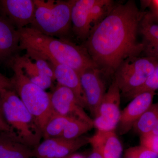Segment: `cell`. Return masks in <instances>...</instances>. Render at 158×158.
I'll use <instances>...</instances> for the list:
<instances>
[{
  "mask_svg": "<svg viewBox=\"0 0 158 158\" xmlns=\"http://www.w3.org/2000/svg\"><path fill=\"white\" fill-rule=\"evenodd\" d=\"M19 44V31L0 12V63L17 55Z\"/></svg>",
  "mask_w": 158,
  "mask_h": 158,
  "instance_id": "cell-12",
  "label": "cell"
},
{
  "mask_svg": "<svg viewBox=\"0 0 158 158\" xmlns=\"http://www.w3.org/2000/svg\"><path fill=\"white\" fill-rule=\"evenodd\" d=\"M19 50L27 55H34L46 60L52 59L69 66L80 74L86 69L97 67L84 47L77 45L65 38H55L31 27L19 30Z\"/></svg>",
  "mask_w": 158,
  "mask_h": 158,
  "instance_id": "cell-2",
  "label": "cell"
},
{
  "mask_svg": "<svg viewBox=\"0 0 158 158\" xmlns=\"http://www.w3.org/2000/svg\"><path fill=\"white\" fill-rule=\"evenodd\" d=\"M69 158H85V156L78 153H74Z\"/></svg>",
  "mask_w": 158,
  "mask_h": 158,
  "instance_id": "cell-33",
  "label": "cell"
},
{
  "mask_svg": "<svg viewBox=\"0 0 158 158\" xmlns=\"http://www.w3.org/2000/svg\"><path fill=\"white\" fill-rule=\"evenodd\" d=\"M158 120V102L153 103L138 118L133 129L140 135L151 132Z\"/></svg>",
  "mask_w": 158,
  "mask_h": 158,
  "instance_id": "cell-19",
  "label": "cell"
},
{
  "mask_svg": "<svg viewBox=\"0 0 158 158\" xmlns=\"http://www.w3.org/2000/svg\"><path fill=\"white\" fill-rule=\"evenodd\" d=\"M72 155L69 156L67 157H65V158H69Z\"/></svg>",
  "mask_w": 158,
  "mask_h": 158,
  "instance_id": "cell-36",
  "label": "cell"
},
{
  "mask_svg": "<svg viewBox=\"0 0 158 158\" xmlns=\"http://www.w3.org/2000/svg\"><path fill=\"white\" fill-rule=\"evenodd\" d=\"M126 152L133 158H158L157 154L141 145L130 148Z\"/></svg>",
  "mask_w": 158,
  "mask_h": 158,
  "instance_id": "cell-25",
  "label": "cell"
},
{
  "mask_svg": "<svg viewBox=\"0 0 158 158\" xmlns=\"http://www.w3.org/2000/svg\"><path fill=\"white\" fill-rule=\"evenodd\" d=\"M21 66L26 75L32 83L43 90L49 88L53 81L49 77L40 72L35 64L27 55H16L12 59Z\"/></svg>",
  "mask_w": 158,
  "mask_h": 158,
  "instance_id": "cell-17",
  "label": "cell"
},
{
  "mask_svg": "<svg viewBox=\"0 0 158 158\" xmlns=\"http://www.w3.org/2000/svg\"><path fill=\"white\" fill-rule=\"evenodd\" d=\"M94 128V125L81 119L72 118L66 125L61 137L73 139L83 136Z\"/></svg>",
  "mask_w": 158,
  "mask_h": 158,
  "instance_id": "cell-21",
  "label": "cell"
},
{
  "mask_svg": "<svg viewBox=\"0 0 158 158\" xmlns=\"http://www.w3.org/2000/svg\"><path fill=\"white\" fill-rule=\"evenodd\" d=\"M158 89V65L152 74L150 76L144 85L138 89L128 94L126 97L132 99L138 94L146 91H152L155 92Z\"/></svg>",
  "mask_w": 158,
  "mask_h": 158,
  "instance_id": "cell-23",
  "label": "cell"
},
{
  "mask_svg": "<svg viewBox=\"0 0 158 158\" xmlns=\"http://www.w3.org/2000/svg\"><path fill=\"white\" fill-rule=\"evenodd\" d=\"M102 74L97 67L88 69L79 74L88 110L94 118L97 114L99 106L106 91Z\"/></svg>",
  "mask_w": 158,
  "mask_h": 158,
  "instance_id": "cell-9",
  "label": "cell"
},
{
  "mask_svg": "<svg viewBox=\"0 0 158 158\" xmlns=\"http://www.w3.org/2000/svg\"></svg>",
  "mask_w": 158,
  "mask_h": 158,
  "instance_id": "cell-38",
  "label": "cell"
},
{
  "mask_svg": "<svg viewBox=\"0 0 158 158\" xmlns=\"http://www.w3.org/2000/svg\"><path fill=\"white\" fill-rule=\"evenodd\" d=\"M144 13L133 1L115 4L107 16L91 30L84 47L102 74H114L124 60L144 52V44L137 40Z\"/></svg>",
  "mask_w": 158,
  "mask_h": 158,
  "instance_id": "cell-1",
  "label": "cell"
},
{
  "mask_svg": "<svg viewBox=\"0 0 158 158\" xmlns=\"http://www.w3.org/2000/svg\"><path fill=\"white\" fill-rule=\"evenodd\" d=\"M152 133L158 135V120L151 132Z\"/></svg>",
  "mask_w": 158,
  "mask_h": 158,
  "instance_id": "cell-32",
  "label": "cell"
},
{
  "mask_svg": "<svg viewBox=\"0 0 158 158\" xmlns=\"http://www.w3.org/2000/svg\"><path fill=\"white\" fill-rule=\"evenodd\" d=\"M142 6L144 8H148L149 11L158 21V0L141 1Z\"/></svg>",
  "mask_w": 158,
  "mask_h": 158,
  "instance_id": "cell-27",
  "label": "cell"
},
{
  "mask_svg": "<svg viewBox=\"0 0 158 158\" xmlns=\"http://www.w3.org/2000/svg\"><path fill=\"white\" fill-rule=\"evenodd\" d=\"M158 65V60L152 57H130L119 65L113 79L126 96L144 85Z\"/></svg>",
  "mask_w": 158,
  "mask_h": 158,
  "instance_id": "cell-5",
  "label": "cell"
},
{
  "mask_svg": "<svg viewBox=\"0 0 158 158\" xmlns=\"http://www.w3.org/2000/svg\"><path fill=\"white\" fill-rule=\"evenodd\" d=\"M3 89H13L11 79L0 73V91Z\"/></svg>",
  "mask_w": 158,
  "mask_h": 158,
  "instance_id": "cell-29",
  "label": "cell"
},
{
  "mask_svg": "<svg viewBox=\"0 0 158 158\" xmlns=\"http://www.w3.org/2000/svg\"><path fill=\"white\" fill-rule=\"evenodd\" d=\"M72 118L56 113L47 123L42 131L44 139L61 137L66 125Z\"/></svg>",
  "mask_w": 158,
  "mask_h": 158,
  "instance_id": "cell-20",
  "label": "cell"
},
{
  "mask_svg": "<svg viewBox=\"0 0 158 158\" xmlns=\"http://www.w3.org/2000/svg\"><path fill=\"white\" fill-rule=\"evenodd\" d=\"M144 52L146 56L152 57L158 60V41L152 45L144 46Z\"/></svg>",
  "mask_w": 158,
  "mask_h": 158,
  "instance_id": "cell-28",
  "label": "cell"
},
{
  "mask_svg": "<svg viewBox=\"0 0 158 158\" xmlns=\"http://www.w3.org/2000/svg\"><path fill=\"white\" fill-rule=\"evenodd\" d=\"M155 91H149L138 94L121 111L117 127L120 135L128 132L138 118L153 104Z\"/></svg>",
  "mask_w": 158,
  "mask_h": 158,
  "instance_id": "cell-11",
  "label": "cell"
},
{
  "mask_svg": "<svg viewBox=\"0 0 158 158\" xmlns=\"http://www.w3.org/2000/svg\"><path fill=\"white\" fill-rule=\"evenodd\" d=\"M124 158H133L131 156L129 155L128 154H127V153L125 152V157Z\"/></svg>",
  "mask_w": 158,
  "mask_h": 158,
  "instance_id": "cell-35",
  "label": "cell"
},
{
  "mask_svg": "<svg viewBox=\"0 0 158 158\" xmlns=\"http://www.w3.org/2000/svg\"><path fill=\"white\" fill-rule=\"evenodd\" d=\"M4 131L15 132L13 129L7 123L4 116H0V132Z\"/></svg>",
  "mask_w": 158,
  "mask_h": 158,
  "instance_id": "cell-30",
  "label": "cell"
},
{
  "mask_svg": "<svg viewBox=\"0 0 158 158\" xmlns=\"http://www.w3.org/2000/svg\"><path fill=\"white\" fill-rule=\"evenodd\" d=\"M89 144L103 158H121L122 145L115 131L97 130L90 137Z\"/></svg>",
  "mask_w": 158,
  "mask_h": 158,
  "instance_id": "cell-15",
  "label": "cell"
},
{
  "mask_svg": "<svg viewBox=\"0 0 158 158\" xmlns=\"http://www.w3.org/2000/svg\"><path fill=\"white\" fill-rule=\"evenodd\" d=\"M90 137L82 136L73 139L62 137L44 139L33 148L36 158H64L75 153L81 148L89 144Z\"/></svg>",
  "mask_w": 158,
  "mask_h": 158,
  "instance_id": "cell-7",
  "label": "cell"
},
{
  "mask_svg": "<svg viewBox=\"0 0 158 158\" xmlns=\"http://www.w3.org/2000/svg\"><path fill=\"white\" fill-rule=\"evenodd\" d=\"M121 91L113 79L99 106L94 118V127L103 131H115L121 115Z\"/></svg>",
  "mask_w": 158,
  "mask_h": 158,
  "instance_id": "cell-6",
  "label": "cell"
},
{
  "mask_svg": "<svg viewBox=\"0 0 158 158\" xmlns=\"http://www.w3.org/2000/svg\"><path fill=\"white\" fill-rule=\"evenodd\" d=\"M0 116H3V112H2V100L1 98V96H0Z\"/></svg>",
  "mask_w": 158,
  "mask_h": 158,
  "instance_id": "cell-34",
  "label": "cell"
},
{
  "mask_svg": "<svg viewBox=\"0 0 158 158\" xmlns=\"http://www.w3.org/2000/svg\"><path fill=\"white\" fill-rule=\"evenodd\" d=\"M140 145L158 155V135L150 132L140 135Z\"/></svg>",
  "mask_w": 158,
  "mask_h": 158,
  "instance_id": "cell-26",
  "label": "cell"
},
{
  "mask_svg": "<svg viewBox=\"0 0 158 158\" xmlns=\"http://www.w3.org/2000/svg\"><path fill=\"white\" fill-rule=\"evenodd\" d=\"M47 60L52 68L58 85L71 90L81 102L83 107L88 109L87 101L82 89L79 73L67 65L60 64L52 59Z\"/></svg>",
  "mask_w": 158,
  "mask_h": 158,
  "instance_id": "cell-13",
  "label": "cell"
},
{
  "mask_svg": "<svg viewBox=\"0 0 158 158\" xmlns=\"http://www.w3.org/2000/svg\"><path fill=\"white\" fill-rule=\"evenodd\" d=\"M35 11L34 0L0 1V12L18 30L32 23Z\"/></svg>",
  "mask_w": 158,
  "mask_h": 158,
  "instance_id": "cell-10",
  "label": "cell"
},
{
  "mask_svg": "<svg viewBox=\"0 0 158 158\" xmlns=\"http://www.w3.org/2000/svg\"><path fill=\"white\" fill-rule=\"evenodd\" d=\"M85 158H103L99 153L96 151L92 149V152Z\"/></svg>",
  "mask_w": 158,
  "mask_h": 158,
  "instance_id": "cell-31",
  "label": "cell"
},
{
  "mask_svg": "<svg viewBox=\"0 0 158 158\" xmlns=\"http://www.w3.org/2000/svg\"><path fill=\"white\" fill-rule=\"evenodd\" d=\"M139 32L144 38V46L158 41V21L150 12H144L139 25Z\"/></svg>",
  "mask_w": 158,
  "mask_h": 158,
  "instance_id": "cell-18",
  "label": "cell"
},
{
  "mask_svg": "<svg viewBox=\"0 0 158 158\" xmlns=\"http://www.w3.org/2000/svg\"><path fill=\"white\" fill-rule=\"evenodd\" d=\"M33 148L24 143L15 132H0V158H32Z\"/></svg>",
  "mask_w": 158,
  "mask_h": 158,
  "instance_id": "cell-16",
  "label": "cell"
},
{
  "mask_svg": "<svg viewBox=\"0 0 158 158\" xmlns=\"http://www.w3.org/2000/svg\"><path fill=\"white\" fill-rule=\"evenodd\" d=\"M114 5L113 1L111 0H97L90 10V24L92 29L107 16Z\"/></svg>",
  "mask_w": 158,
  "mask_h": 158,
  "instance_id": "cell-22",
  "label": "cell"
},
{
  "mask_svg": "<svg viewBox=\"0 0 158 158\" xmlns=\"http://www.w3.org/2000/svg\"><path fill=\"white\" fill-rule=\"evenodd\" d=\"M36 8L31 27L43 34L64 38L72 26L73 0H34Z\"/></svg>",
  "mask_w": 158,
  "mask_h": 158,
  "instance_id": "cell-4",
  "label": "cell"
},
{
  "mask_svg": "<svg viewBox=\"0 0 158 158\" xmlns=\"http://www.w3.org/2000/svg\"><path fill=\"white\" fill-rule=\"evenodd\" d=\"M97 0H73L71 21L73 29L77 37L85 40L91 31L90 10Z\"/></svg>",
  "mask_w": 158,
  "mask_h": 158,
  "instance_id": "cell-14",
  "label": "cell"
},
{
  "mask_svg": "<svg viewBox=\"0 0 158 158\" xmlns=\"http://www.w3.org/2000/svg\"><path fill=\"white\" fill-rule=\"evenodd\" d=\"M44 158V157H39V158Z\"/></svg>",
  "mask_w": 158,
  "mask_h": 158,
  "instance_id": "cell-37",
  "label": "cell"
},
{
  "mask_svg": "<svg viewBox=\"0 0 158 158\" xmlns=\"http://www.w3.org/2000/svg\"><path fill=\"white\" fill-rule=\"evenodd\" d=\"M13 70L11 78L13 90L33 116L42 131L47 123L56 113L52 106L51 93L40 88L30 81L21 66L13 59L9 62Z\"/></svg>",
  "mask_w": 158,
  "mask_h": 158,
  "instance_id": "cell-3",
  "label": "cell"
},
{
  "mask_svg": "<svg viewBox=\"0 0 158 158\" xmlns=\"http://www.w3.org/2000/svg\"><path fill=\"white\" fill-rule=\"evenodd\" d=\"M51 98L52 106L56 113L93 124V119L85 112L81 102L70 89L58 84L51 93Z\"/></svg>",
  "mask_w": 158,
  "mask_h": 158,
  "instance_id": "cell-8",
  "label": "cell"
},
{
  "mask_svg": "<svg viewBox=\"0 0 158 158\" xmlns=\"http://www.w3.org/2000/svg\"><path fill=\"white\" fill-rule=\"evenodd\" d=\"M27 56H28L31 59H33L35 61L34 62L41 73L50 78L53 81L56 80L53 70L47 60L36 55H30Z\"/></svg>",
  "mask_w": 158,
  "mask_h": 158,
  "instance_id": "cell-24",
  "label": "cell"
}]
</instances>
